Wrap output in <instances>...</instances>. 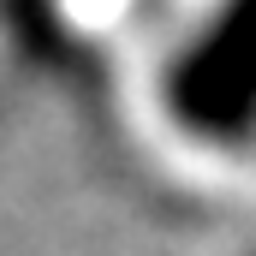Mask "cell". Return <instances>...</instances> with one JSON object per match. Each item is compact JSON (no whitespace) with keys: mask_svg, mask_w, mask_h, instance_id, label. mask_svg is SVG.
<instances>
[{"mask_svg":"<svg viewBox=\"0 0 256 256\" xmlns=\"http://www.w3.org/2000/svg\"><path fill=\"white\" fill-rule=\"evenodd\" d=\"M167 114L202 143L256 137V0H220L167 72Z\"/></svg>","mask_w":256,"mask_h":256,"instance_id":"cell-1","label":"cell"}]
</instances>
